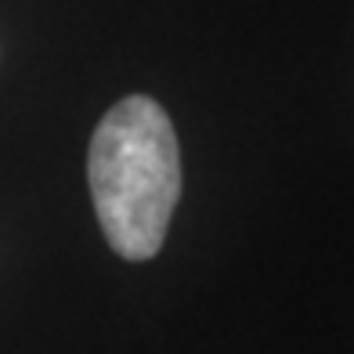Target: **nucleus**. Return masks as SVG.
Segmentation results:
<instances>
[{
	"mask_svg": "<svg viewBox=\"0 0 354 354\" xmlns=\"http://www.w3.org/2000/svg\"><path fill=\"white\" fill-rule=\"evenodd\" d=\"M87 181L112 253L149 261L163 250L181 199V152L167 109L149 94L112 105L91 138Z\"/></svg>",
	"mask_w": 354,
	"mask_h": 354,
	"instance_id": "f257e3e1",
	"label": "nucleus"
}]
</instances>
